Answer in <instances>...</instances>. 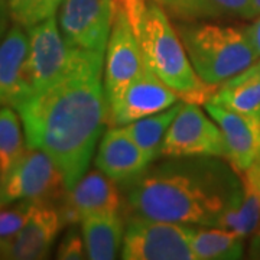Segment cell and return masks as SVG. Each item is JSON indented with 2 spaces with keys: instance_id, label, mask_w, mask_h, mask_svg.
<instances>
[{
  "instance_id": "cell-13",
  "label": "cell",
  "mask_w": 260,
  "mask_h": 260,
  "mask_svg": "<svg viewBox=\"0 0 260 260\" xmlns=\"http://www.w3.org/2000/svg\"><path fill=\"white\" fill-rule=\"evenodd\" d=\"M120 205L116 182L97 169L85 172L74 186L67 189L59 213L67 225L81 223L94 214H117Z\"/></svg>"
},
{
  "instance_id": "cell-29",
  "label": "cell",
  "mask_w": 260,
  "mask_h": 260,
  "mask_svg": "<svg viewBox=\"0 0 260 260\" xmlns=\"http://www.w3.org/2000/svg\"><path fill=\"white\" fill-rule=\"evenodd\" d=\"M254 19L256 20L251 23L250 26H247V28L244 29H246V34H247V37L250 39L251 47L254 49V52H256L260 62V16Z\"/></svg>"
},
{
  "instance_id": "cell-7",
  "label": "cell",
  "mask_w": 260,
  "mask_h": 260,
  "mask_svg": "<svg viewBox=\"0 0 260 260\" xmlns=\"http://www.w3.org/2000/svg\"><path fill=\"white\" fill-rule=\"evenodd\" d=\"M167 158H225V143L218 124L205 116L198 104L184 103L168 129L160 148Z\"/></svg>"
},
{
  "instance_id": "cell-25",
  "label": "cell",
  "mask_w": 260,
  "mask_h": 260,
  "mask_svg": "<svg viewBox=\"0 0 260 260\" xmlns=\"http://www.w3.org/2000/svg\"><path fill=\"white\" fill-rule=\"evenodd\" d=\"M34 205V201H22L15 207L0 205V242L13 237L25 225Z\"/></svg>"
},
{
  "instance_id": "cell-1",
  "label": "cell",
  "mask_w": 260,
  "mask_h": 260,
  "mask_svg": "<svg viewBox=\"0 0 260 260\" xmlns=\"http://www.w3.org/2000/svg\"><path fill=\"white\" fill-rule=\"evenodd\" d=\"M104 55L73 48L61 77L16 106L28 148L51 156L64 175L67 189L87 172L107 124Z\"/></svg>"
},
{
  "instance_id": "cell-6",
  "label": "cell",
  "mask_w": 260,
  "mask_h": 260,
  "mask_svg": "<svg viewBox=\"0 0 260 260\" xmlns=\"http://www.w3.org/2000/svg\"><path fill=\"white\" fill-rule=\"evenodd\" d=\"M191 227L135 215L124 230L121 259L195 260L191 249Z\"/></svg>"
},
{
  "instance_id": "cell-33",
  "label": "cell",
  "mask_w": 260,
  "mask_h": 260,
  "mask_svg": "<svg viewBox=\"0 0 260 260\" xmlns=\"http://www.w3.org/2000/svg\"><path fill=\"white\" fill-rule=\"evenodd\" d=\"M246 174H249V175L254 179V182H256V185H257V188H259V192H260V174H256L253 169H247V171H246Z\"/></svg>"
},
{
  "instance_id": "cell-30",
  "label": "cell",
  "mask_w": 260,
  "mask_h": 260,
  "mask_svg": "<svg viewBox=\"0 0 260 260\" xmlns=\"http://www.w3.org/2000/svg\"><path fill=\"white\" fill-rule=\"evenodd\" d=\"M8 16H9V10L6 0H0V41L5 37V30H6V23H8Z\"/></svg>"
},
{
  "instance_id": "cell-21",
  "label": "cell",
  "mask_w": 260,
  "mask_h": 260,
  "mask_svg": "<svg viewBox=\"0 0 260 260\" xmlns=\"http://www.w3.org/2000/svg\"><path fill=\"white\" fill-rule=\"evenodd\" d=\"M182 103L178 102L177 104H174L172 107L164 112L150 114L123 126L129 132L133 140L139 145V148L145 152V155L150 162H153L160 155V148L165 139V135L179 112Z\"/></svg>"
},
{
  "instance_id": "cell-31",
  "label": "cell",
  "mask_w": 260,
  "mask_h": 260,
  "mask_svg": "<svg viewBox=\"0 0 260 260\" xmlns=\"http://www.w3.org/2000/svg\"><path fill=\"white\" fill-rule=\"evenodd\" d=\"M250 254L254 259H260V229L256 232V236L253 239L250 246Z\"/></svg>"
},
{
  "instance_id": "cell-10",
  "label": "cell",
  "mask_w": 260,
  "mask_h": 260,
  "mask_svg": "<svg viewBox=\"0 0 260 260\" xmlns=\"http://www.w3.org/2000/svg\"><path fill=\"white\" fill-rule=\"evenodd\" d=\"M114 9L116 0H64L58 20L67 45L106 54Z\"/></svg>"
},
{
  "instance_id": "cell-35",
  "label": "cell",
  "mask_w": 260,
  "mask_h": 260,
  "mask_svg": "<svg viewBox=\"0 0 260 260\" xmlns=\"http://www.w3.org/2000/svg\"><path fill=\"white\" fill-rule=\"evenodd\" d=\"M259 64H260V62H259Z\"/></svg>"
},
{
  "instance_id": "cell-15",
  "label": "cell",
  "mask_w": 260,
  "mask_h": 260,
  "mask_svg": "<svg viewBox=\"0 0 260 260\" xmlns=\"http://www.w3.org/2000/svg\"><path fill=\"white\" fill-rule=\"evenodd\" d=\"M152 162L123 126L110 127L103 136L95 167L114 182H129Z\"/></svg>"
},
{
  "instance_id": "cell-26",
  "label": "cell",
  "mask_w": 260,
  "mask_h": 260,
  "mask_svg": "<svg viewBox=\"0 0 260 260\" xmlns=\"http://www.w3.org/2000/svg\"><path fill=\"white\" fill-rule=\"evenodd\" d=\"M56 257L61 260H81L88 259L84 237L78 233L70 232L59 243Z\"/></svg>"
},
{
  "instance_id": "cell-8",
  "label": "cell",
  "mask_w": 260,
  "mask_h": 260,
  "mask_svg": "<svg viewBox=\"0 0 260 260\" xmlns=\"http://www.w3.org/2000/svg\"><path fill=\"white\" fill-rule=\"evenodd\" d=\"M143 68V52L139 38L126 13L116 5L110 38L106 48L104 88L109 110L120 103L123 94Z\"/></svg>"
},
{
  "instance_id": "cell-2",
  "label": "cell",
  "mask_w": 260,
  "mask_h": 260,
  "mask_svg": "<svg viewBox=\"0 0 260 260\" xmlns=\"http://www.w3.org/2000/svg\"><path fill=\"white\" fill-rule=\"evenodd\" d=\"M174 159L129 181L127 204L135 215L213 227L243 198V179L215 156Z\"/></svg>"
},
{
  "instance_id": "cell-3",
  "label": "cell",
  "mask_w": 260,
  "mask_h": 260,
  "mask_svg": "<svg viewBox=\"0 0 260 260\" xmlns=\"http://www.w3.org/2000/svg\"><path fill=\"white\" fill-rule=\"evenodd\" d=\"M139 44L145 62L181 102L205 104L218 90V87L204 83L197 74L182 39L156 2L148 5L143 15Z\"/></svg>"
},
{
  "instance_id": "cell-14",
  "label": "cell",
  "mask_w": 260,
  "mask_h": 260,
  "mask_svg": "<svg viewBox=\"0 0 260 260\" xmlns=\"http://www.w3.org/2000/svg\"><path fill=\"white\" fill-rule=\"evenodd\" d=\"M205 112L221 129L225 159L234 171L244 174L260 156V119L207 102Z\"/></svg>"
},
{
  "instance_id": "cell-20",
  "label": "cell",
  "mask_w": 260,
  "mask_h": 260,
  "mask_svg": "<svg viewBox=\"0 0 260 260\" xmlns=\"http://www.w3.org/2000/svg\"><path fill=\"white\" fill-rule=\"evenodd\" d=\"M240 234L218 227L195 229L191 227V249L195 260H233L243 256Z\"/></svg>"
},
{
  "instance_id": "cell-34",
  "label": "cell",
  "mask_w": 260,
  "mask_h": 260,
  "mask_svg": "<svg viewBox=\"0 0 260 260\" xmlns=\"http://www.w3.org/2000/svg\"><path fill=\"white\" fill-rule=\"evenodd\" d=\"M250 169H253V171H254L256 174H260V156H259V159H257V160H256V162L253 164V167H251Z\"/></svg>"
},
{
  "instance_id": "cell-17",
  "label": "cell",
  "mask_w": 260,
  "mask_h": 260,
  "mask_svg": "<svg viewBox=\"0 0 260 260\" xmlns=\"http://www.w3.org/2000/svg\"><path fill=\"white\" fill-rule=\"evenodd\" d=\"M81 233L88 259L112 260L123 244L124 227L117 214H94L81 221Z\"/></svg>"
},
{
  "instance_id": "cell-12",
  "label": "cell",
  "mask_w": 260,
  "mask_h": 260,
  "mask_svg": "<svg viewBox=\"0 0 260 260\" xmlns=\"http://www.w3.org/2000/svg\"><path fill=\"white\" fill-rule=\"evenodd\" d=\"M179 102V97L159 77L143 59V68L123 94L120 103L109 110L107 124L110 127L126 126L132 121L150 114L164 112Z\"/></svg>"
},
{
  "instance_id": "cell-9",
  "label": "cell",
  "mask_w": 260,
  "mask_h": 260,
  "mask_svg": "<svg viewBox=\"0 0 260 260\" xmlns=\"http://www.w3.org/2000/svg\"><path fill=\"white\" fill-rule=\"evenodd\" d=\"M71 51L73 48L67 45L55 16L28 28L25 84L29 95L47 88L61 77Z\"/></svg>"
},
{
  "instance_id": "cell-18",
  "label": "cell",
  "mask_w": 260,
  "mask_h": 260,
  "mask_svg": "<svg viewBox=\"0 0 260 260\" xmlns=\"http://www.w3.org/2000/svg\"><path fill=\"white\" fill-rule=\"evenodd\" d=\"M211 103L229 110L260 119V64L232 78L218 87Z\"/></svg>"
},
{
  "instance_id": "cell-27",
  "label": "cell",
  "mask_w": 260,
  "mask_h": 260,
  "mask_svg": "<svg viewBox=\"0 0 260 260\" xmlns=\"http://www.w3.org/2000/svg\"><path fill=\"white\" fill-rule=\"evenodd\" d=\"M116 5L126 13L132 28L139 38L142 19H143V15L146 12V8H148L146 0H116Z\"/></svg>"
},
{
  "instance_id": "cell-22",
  "label": "cell",
  "mask_w": 260,
  "mask_h": 260,
  "mask_svg": "<svg viewBox=\"0 0 260 260\" xmlns=\"http://www.w3.org/2000/svg\"><path fill=\"white\" fill-rule=\"evenodd\" d=\"M20 116L9 106L0 107V172L6 171L25 152Z\"/></svg>"
},
{
  "instance_id": "cell-11",
  "label": "cell",
  "mask_w": 260,
  "mask_h": 260,
  "mask_svg": "<svg viewBox=\"0 0 260 260\" xmlns=\"http://www.w3.org/2000/svg\"><path fill=\"white\" fill-rule=\"evenodd\" d=\"M64 225L58 208L51 203H35L25 225L13 237L0 242V259H45Z\"/></svg>"
},
{
  "instance_id": "cell-5",
  "label": "cell",
  "mask_w": 260,
  "mask_h": 260,
  "mask_svg": "<svg viewBox=\"0 0 260 260\" xmlns=\"http://www.w3.org/2000/svg\"><path fill=\"white\" fill-rule=\"evenodd\" d=\"M65 192L62 172L41 149H25L12 167L0 172V205L18 201L52 203Z\"/></svg>"
},
{
  "instance_id": "cell-28",
  "label": "cell",
  "mask_w": 260,
  "mask_h": 260,
  "mask_svg": "<svg viewBox=\"0 0 260 260\" xmlns=\"http://www.w3.org/2000/svg\"><path fill=\"white\" fill-rule=\"evenodd\" d=\"M155 2L184 16H192V12L198 0H155Z\"/></svg>"
},
{
  "instance_id": "cell-16",
  "label": "cell",
  "mask_w": 260,
  "mask_h": 260,
  "mask_svg": "<svg viewBox=\"0 0 260 260\" xmlns=\"http://www.w3.org/2000/svg\"><path fill=\"white\" fill-rule=\"evenodd\" d=\"M28 35L19 25L8 30L0 41V107H15L28 99L25 84V61Z\"/></svg>"
},
{
  "instance_id": "cell-24",
  "label": "cell",
  "mask_w": 260,
  "mask_h": 260,
  "mask_svg": "<svg viewBox=\"0 0 260 260\" xmlns=\"http://www.w3.org/2000/svg\"><path fill=\"white\" fill-rule=\"evenodd\" d=\"M251 0H198L192 16H242L247 19Z\"/></svg>"
},
{
  "instance_id": "cell-19",
  "label": "cell",
  "mask_w": 260,
  "mask_h": 260,
  "mask_svg": "<svg viewBox=\"0 0 260 260\" xmlns=\"http://www.w3.org/2000/svg\"><path fill=\"white\" fill-rule=\"evenodd\" d=\"M244 194L237 204L227 208L214 223L213 227L247 237L260 229V192L254 179L244 172L243 178Z\"/></svg>"
},
{
  "instance_id": "cell-4",
  "label": "cell",
  "mask_w": 260,
  "mask_h": 260,
  "mask_svg": "<svg viewBox=\"0 0 260 260\" xmlns=\"http://www.w3.org/2000/svg\"><path fill=\"white\" fill-rule=\"evenodd\" d=\"M179 37L197 74L215 87L259 62L244 28L207 23L182 28Z\"/></svg>"
},
{
  "instance_id": "cell-32",
  "label": "cell",
  "mask_w": 260,
  "mask_h": 260,
  "mask_svg": "<svg viewBox=\"0 0 260 260\" xmlns=\"http://www.w3.org/2000/svg\"><path fill=\"white\" fill-rule=\"evenodd\" d=\"M260 16V0H251L250 9L247 13V19H254Z\"/></svg>"
},
{
  "instance_id": "cell-23",
  "label": "cell",
  "mask_w": 260,
  "mask_h": 260,
  "mask_svg": "<svg viewBox=\"0 0 260 260\" xmlns=\"http://www.w3.org/2000/svg\"><path fill=\"white\" fill-rule=\"evenodd\" d=\"M64 0H6L9 16L15 23L30 28L45 19L55 16Z\"/></svg>"
}]
</instances>
